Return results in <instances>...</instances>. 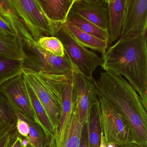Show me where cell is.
<instances>
[{"label": "cell", "instance_id": "cell-1", "mask_svg": "<svg viewBox=\"0 0 147 147\" xmlns=\"http://www.w3.org/2000/svg\"><path fill=\"white\" fill-rule=\"evenodd\" d=\"M102 57V68L114 75L124 76L147 110V32L119 38Z\"/></svg>", "mask_w": 147, "mask_h": 147}, {"label": "cell", "instance_id": "cell-2", "mask_svg": "<svg viewBox=\"0 0 147 147\" xmlns=\"http://www.w3.org/2000/svg\"><path fill=\"white\" fill-rule=\"evenodd\" d=\"M94 87L98 98L108 102L129 123L138 142L147 146V110L126 80L108 72L100 74Z\"/></svg>", "mask_w": 147, "mask_h": 147}, {"label": "cell", "instance_id": "cell-3", "mask_svg": "<svg viewBox=\"0 0 147 147\" xmlns=\"http://www.w3.org/2000/svg\"><path fill=\"white\" fill-rule=\"evenodd\" d=\"M98 99L101 131L107 146H145L138 142L129 123L121 114L105 100Z\"/></svg>", "mask_w": 147, "mask_h": 147}, {"label": "cell", "instance_id": "cell-4", "mask_svg": "<svg viewBox=\"0 0 147 147\" xmlns=\"http://www.w3.org/2000/svg\"><path fill=\"white\" fill-rule=\"evenodd\" d=\"M54 36L60 40L65 53L73 64L75 71L90 80L98 66L103 63L102 57L78 42L67 30L64 24H57Z\"/></svg>", "mask_w": 147, "mask_h": 147}, {"label": "cell", "instance_id": "cell-5", "mask_svg": "<svg viewBox=\"0 0 147 147\" xmlns=\"http://www.w3.org/2000/svg\"><path fill=\"white\" fill-rule=\"evenodd\" d=\"M24 51L25 57L23 60L24 68L37 73L57 75L67 74L75 71L65 53L63 57L57 56L36 43L31 45L24 43Z\"/></svg>", "mask_w": 147, "mask_h": 147}, {"label": "cell", "instance_id": "cell-6", "mask_svg": "<svg viewBox=\"0 0 147 147\" xmlns=\"http://www.w3.org/2000/svg\"><path fill=\"white\" fill-rule=\"evenodd\" d=\"M35 42L42 36H54L57 24L45 15L38 0H11Z\"/></svg>", "mask_w": 147, "mask_h": 147}, {"label": "cell", "instance_id": "cell-7", "mask_svg": "<svg viewBox=\"0 0 147 147\" xmlns=\"http://www.w3.org/2000/svg\"><path fill=\"white\" fill-rule=\"evenodd\" d=\"M25 80L43 106L56 130L61 117L62 106L45 79L37 72L28 69L22 70Z\"/></svg>", "mask_w": 147, "mask_h": 147}, {"label": "cell", "instance_id": "cell-8", "mask_svg": "<svg viewBox=\"0 0 147 147\" xmlns=\"http://www.w3.org/2000/svg\"><path fill=\"white\" fill-rule=\"evenodd\" d=\"M0 92L7 99L14 111L39 124L32 106L23 73L3 83L0 86Z\"/></svg>", "mask_w": 147, "mask_h": 147}, {"label": "cell", "instance_id": "cell-9", "mask_svg": "<svg viewBox=\"0 0 147 147\" xmlns=\"http://www.w3.org/2000/svg\"><path fill=\"white\" fill-rule=\"evenodd\" d=\"M147 0H126V8L119 38L147 32Z\"/></svg>", "mask_w": 147, "mask_h": 147}, {"label": "cell", "instance_id": "cell-10", "mask_svg": "<svg viewBox=\"0 0 147 147\" xmlns=\"http://www.w3.org/2000/svg\"><path fill=\"white\" fill-rule=\"evenodd\" d=\"M94 80H88L75 71L74 104L82 124L87 120L91 103L97 97L94 87Z\"/></svg>", "mask_w": 147, "mask_h": 147}, {"label": "cell", "instance_id": "cell-11", "mask_svg": "<svg viewBox=\"0 0 147 147\" xmlns=\"http://www.w3.org/2000/svg\"><path fill=\"white\" fill-rule=\"evenodd\" d=\"M70 11L108 31L107 0H74Z\"/></svg>", "mask_w": 147, "mask_h": 147}, {"label": "cell", "instance_id": "cell-12", "mask_svg": "<svg viewBox=\"0 0 147 147\" xmlns=\"http://www.w3.org/2000/svg\"><path fill=\"white\" fill-rule=\"evenodd\" d=\"M110 45L120 38L126 8V0H107Z\"/></svg>", "mask_w": 147, "mask_h": 147}, {"label": "cell", "instance_id": "cell-13", "mask_svg": "<svg viewBox=\"0 0 147 147\" xmlns=\"http://www.w3.org/2000/svg\"><path fill=\"white\" fill-rule=\"evenodd\" d=\"M0 16L12 27L17 36L25 44L31 45L35 43L23 20L17 13L11 0H0Z\"/></svg>", "mask_w": 147, "mask_h": 147}, {"label": "cell", "instance_id": "cell-14", "mask_svg": "<svg viewBox=\"0 0 147 147\" xmlns=\"http://www.w3.org/2000/svg\"><path fill=\"white\" fill-rule=\"evenodd\" d=\"M45 15L51 22L64 24L74 0H38Z\"/></svg>", "mask_w": 147, "mask_h": 147}, {"label": "cell", "instance_id": "cell-15", "mask_svg": "<svg viewBox=\"0 0 147 147\" xmlns=\"http://www.w3.org/2000/svg\"><path fill=\"white\" fill-rule=\"evenodd\" d=\"M64 24L72 36L83 47L98 51L102 55L106 51L109 45L107 42L83 31L70 23L66 22Z\"/></svg>", "mask_w": 147, "mask_h": 147}, {"label": "cell", "instance_id": "cell-16", "mask_svg": "<svg viewBox=\"0 0 147 147\" xmlns=\"http://www.w3.org/2000/svg\"><path fill=\"white\" fill-rule=\"evenodd\" d=\"M25 82L35 115L49 142L51 138L55 133V128L50 119L43 106L25 80Z\"/></svg>", "mask_w": 147, "mask_h": 147}, {"label": "cell", "instance_id": "cell-17", "mask_svg": "<svg viewBox=\"0 0 147 147\" xmlns=\"http://www.w3.org/2000/svg\"><path fill=\"white\" fill-rule=\"evenodd\" d=\"M87 123L88 147H100L101 131L100 123L99 100L97 97L91 103Z\"/></svg>", "mask_w": 147, "mask_h": 147}, {"label": "cell", "instance_id": "cell-18", "mask_svg": "<svg viewBox=\"0 0 147 147\" xmlns=\"http://www.w3.org/2000/svg\"><path fill=\"white\" fill-rule=\"evenodd\" d=\"M74 25L83 31L109 43L108 31L104 30L76 13L69 11L66 22Z\"/></svg>", "mask_w": 147, "mask_h": 147}, {"label": "cell", "instance_id": "cell-19", "mask_svg": "<svg viewBox=\"0 0 147 147\" xmlns=\"http://www.w3.org/2000/svg\"><path fill=\"white\" fill-rule=\"evenodd\" d=\"M24 44V42L18 37L0 35V55L18 60H24L25 57Z\"/></svg>", "mask_w": 147, "mask_h": 147}, {"label": "cell", "instance_id": "cell-20", "mask_svg": "<svg viewBox=\"0 0 147 147\" xmlns=\"http://www.w3.org/2000/svg\"><path fill=\"white\" fill-rule=\"evenodd\" d=\"M14 113L17 117L25 120L28 123L29 126L28 141L32 147H49V141L42 128L38 123L18 112L14 111Z\"/></svg>", "mask_w": 147, "mask_h": 147}, {"label": "cell", "instance_id": "cell-21", "mask_svg": "<svg viewBox=\"0 0 147 147\" xmlns=\"http://www.w3.org/2000/svg\"><path fill=\"white\" fill-rule=\"evenodd\" d=\"M23 60L0 55V86L8 80L22 74Z\"/></svg>", "mask_w": 147, "mask_h": 147}, {"label": "cell", "instance_id": "cell-22", "mask_svg": "<svg viewBox=\"0 0 147 147\" xmlns=\"http://www.w3.org/2000/svg\"><path fill=\"white\" fill-rule=\"evenodd\" d=\"M82 124L79 120L74 104L70 123L63 147H79Z\"/></svg>", "mask_w": 147, "mask_h": 147}, {"label": "cell", "instance_id": "cell-23", "mask_svg": "<svg viewBox=\"0 0 147 147\" xmlns=\"http://www.w3.org/2000/svg\"><path fill=\"white\" fill-rule=\"evenodd\" d=\"M45 50L57 56L63 57L65 55L61 42L55 36H42L35 42Z\"/></svg>", "mask_w": 147, "mask_h": 147}, {"label": "cell", "instance_id": "cell-24", "mask_svg": "<svg viewBox=\"0 0 147 147\" xmlns=\"http://www.w3.org/2000/svg\"><path fill=\"white\" fill-rule=\"evenodd\" d=\"M0 118L12 125L16 126L17 118L11 105L0 92Z\"/></svg>", "mask_w": 147, "mask_h": 147}, {"label": "cell", "instance_id": "cell-25", "mask_svg": "<svg viewBox=\"0 0 147 147\" xmlns=\"http://www.w3.org/2000/svg\"><path fill=\"white\" fill-rule=\"evenodd\" d=\"M0 35L5 36L18 37L12 27L1 16H0Z\"/></svg>", "mask_w": 147, "mask_h": 147}, {"label": "cell", "instance_id": "cell-26", "mask_svg": "<svg viewBox=\"0 0 147 147\" xmlns=\"http://www.w3.org/2000/svg\"><path fill=\"white\" fill-rule=\"evenodd\" d=\"M17 118L16 129L19 134L28 141L29 134V126L28 123L25 120L19 118Z\"/></svg>", "mask_w": 147, "mask_h": 147}, {"label": "cell", "instance_id": "cell-27", "mask_svg": "<svg viewBox=\"0 0 147 147\" xmlns=\"http://www.w3.org/2000/svg\"><path fill=\"white\" fill-rule=\"evenodd\" d=\"M30 142L18 133L13 138L8 147H30Z\"/></svg>", "mask_w": 147, "mask_h": 147}, {"label": "cell", "instance_id": "cell-28", "mask_svg": "<svg viewBox=\"0 0 147 147\" xmlns=\"http://www.w3.org/2000/svg\"><path fill=\"white\" fill-rule=\"evenodd\" d=\"M79 147H88V127L87 120L82 124Z\"/></svg>", "mask_w": 147, "mask_h": 147}, {"label": "cell", "instance_id": "cell-29", "mask_svg": "<svg viewBox=\"0 0 147 147\" xmlns=\"http://www.w3.org/2000/svg\"><path fill=\"white\" fill-rule=\"evenodd\" d=\"M18 133L17 129L6 134L0 138V147H8L13 138Z\"/></svg>", "mask_w": 147, "mask_h": 147}, {"label": "cell", "instance_id": "cell-30", "mask_svg": "<svg viewBox=\"0 0 147 147\" xmlns=\"http://www.w3.org/2000/svg\"><path fill=\"white\" fill-rule=\"evenodd\" d=\"M16 128V126L8 123L0 118V138L8 132L12 131Z\"/></svg>", "mask_w": 147, "mask_h": 147}, {"label": "cell", "instance_id": "cell-31", "mask_svg": "<svg viewBox=\"0 0 147 147\" xmlns=\"http://www.w3.org/2000/svg\"><path fill=\"white\" fill-rule=\"evenodd\" d=\"M114 147H116L115 146H114ZM144 147V146H140V147Z\"/></svg>", "mask_w": 147, "mask_h": 147}, {"label": "cell", "instance_id": "cell-32", "mask_svg": "<svg viewBox=\"0 0 147 147\" xmlns=\"http://www.w3.org/2000/svg\"><path fill=\"white\" fill-rule=\"evenodd\" d=\"M30 147H32L31 145H30Z\"/></svg>", "mask_w": 147, "mask_h": 147}]
</instances>
